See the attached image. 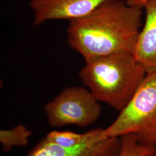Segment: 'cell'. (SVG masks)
<instances>
[{
	"instance_id": "cell-1",
	"label": "cell",
	"mask_w": 156,
	"mask_h": 156,
	"mask_svg": "<svg viewBox=\"0 0 156 156\" xmlns=\"http://www.w3.org/2000/svg\"><path fill=\"white\" fill-rule=\"evenodd\" d=\"M142 9L126 0H106L89 14L69 22L67 41L85 61L132 53L143 26Z\"/></svg>"
},
{
	"instance_id": "cell-2",
	"label": "cell",
	"mask_w": 156,
	"mask_h": 156,
	"mask_svg": "<svg viewBox=\"0 0 156 156\" xmlns=\"http://www.w3.org/2000/svg\"><path fill=\"white\" fill-rule=\"evenodd\" d=\"M146 74L133 53H119L85 61L79 77L97 100L120 112L131 99Z\"/></svg>"
},
{
	"instance_id": "cell-3",
	"label": "cell",
	"mask_w": 156,
	"mask_h": 156,
	"mask_svg": "<svg viewBox=\"0 0 156 156\" xmlns=\"http://www.w3.org/2000/svg\"><path fill=\"white\" fill-rule=\"evenodd\" d=\"M128 134H134L142 144L156 146V72L146 74L117 118L103 128L100 140Z\"/></svg>"
},
{
	"instance_id": "cell-4",
	"label": "cell",
	"mask_w": 156,
	"mask_h": 156,
	"mask_svg": "<svg viewBox=\"0 0 156 156\" xmlns=\"http://www.w3.org/2000/svg\"><path fill=\"white\" fill-rule=\"evenodd\" d=\"M100 103L85 86H69L45 104L44 112L53 128L70 125L86 127L98 120L101 113Z\"/></svg>"
},
{
	"instance_id": "cell-5",
	"label": "cell",
	"mask_w": 156,
	"mask_h": 156,
	"mask_svg": "<svg viewBox=\"0 0 156 156\" xmlns=\"http://www.w3.org/2000/svg\"><path fill=\"white\" fill-rule=\"evenodd\" d=\"M106 0H31L30 7L35 26L52 20L69 22L93 11Z\"/></svg>"
},
{
	"instance_id": "cell-6",
	"label": "cell",
	"mask_w": 156,
	"mask_h": 156,
	"mask_svg": "<svg viewBox=\"0 0 156 156\" xmlns=\"http://www.w3.org/2000/svg\"><path fill=\"white\" fill-rule=\"evenodd\" d=\"M121 147L120 137L64 147L41 140L26 156H117Z\"/></svg>"
},
{
	"instance_id": "cell-7",
	"label": "cell",
	"mask_w": 156,
	"mask_h": 156,
	"mask_svg": "<svg viewBox=\"0 0 156 156\" xmlns=\"http://www.w3.org/2000/svg\"><path fill=\"white\" fill-rule=\"evenodd\" d=\"M144 8L145 22L133 54L147 73L156 72V0L149 1Z\"/></svg>"
},
{
	"instance_id": "cell-8",
	"label": "cell",
	"mask_w": 156,
	"mask_h": 156,
	"mask_svg": "<svg viewBox=\"0 0 156 156\" xmlns=\"http://www.w3.org/2000/svg\"><path fill=\"white\" fill-rule=\"evenodd\" d=\"M103 128L92 129L83 134L68 131H52L46 135L45 140L64 147H74L86 143L101 141L100 136Z\"/></svg>"
},
{
	"instance_id": "cell-9",
	"label": "cell",
	"mask_w": 156,
	"mask_h": 156,
	"mask_svg": "<svg viewBox=\"0 0 156 156\" xmlns=\"http://www.w3.org/2000/svg\"><path fill=\"white\" fill-rule=\"evenodd\" d=\"M32 132L26 126L18 124L11 129L0 131V144L3 152H9L15 147H25L29 144Z\"/></svg>"
},
{
	"instance_id": "cell-10",
	"label": "cell",
	"mask_w": 156,
	"mask_h": 156,
	"mask_svg": "<svg viewBox=\"0 0 156 156\" xmlns=\"http://www.w3.org/2000/svg\"><path fill=\"white\" fill-rule=\"evenodd\" d=\"M120 139L121 147L117 156H147L156 153V146L140 144L134 134L124 135Z\"/></svg>"
},
{
	"instance_id": "cell-11",
	"label": "cell",
	"mask_w": 156,
	"mask_h": 156,
	"mask_svg": "<svg viewBox=\"0 0 156 156\" xmlns=\"http://www.w3.org/2000/svg\"><path fill=\"white\" fill-rule=\"evenodd\" d=\"M151 0H126L129 6L143 9L145 5Z\"/></svg>"
},
{
	"instance_id": "cell-12",
	"label": "cell",
	"mask_w": 156,
	"mask_h": 156,
	"mask_svg": "<svg viewBox=\"0 0 156 156\" xmlns=\"http://www.w3.org/2000/svg\"><path fill=\"white\" fill-rule=\"evenodd\" d=\"M156 156V153H155V154H150V155H149V156Z\"/></svg>"
}]
</instances>
